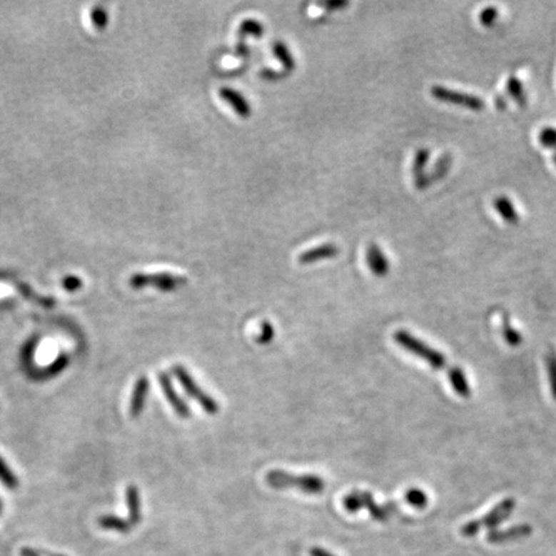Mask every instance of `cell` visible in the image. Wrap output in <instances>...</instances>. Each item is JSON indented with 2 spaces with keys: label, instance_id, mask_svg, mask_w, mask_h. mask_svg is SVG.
<instances>
[{
  "label": "cell",
  "instance_id": "obj_26",
  "mask_svg": "<svg viewBox=\"0 0 556 556\" xmlns=\"http://www.w3.org/2000/svg\"><path fill=\"white\" fill-rule=\"evenodd\" d=\"M405 498H406L408 505H411L413 507H416V509H420V510L425 509L426 506H428V502H429V498L426 496L425 492L420 490V488H410L406 492Z\"/></svg>",
  "mask_w": 556,
  "mask_h": 556
},
{
  "label": "cell",
  "instance_id": "obj_2",
  "mask_svg": "<svg viewBox=\"0 0 556 556\" xmlns=\"http://www.w3.org/2000/svg\"><path fill=\"white\" fill-rule=\"evenodd\" d=\"M394 341L400 348L406 349L408 353L419 357L420 360H425L429 366L435 370H442L447 366V358L443 353H440L437 349L428 345L426 343L420 340L415 335L407 333L405 330H400L394 334Z\"/></svg>",
  "mask_w": 556,
  "mask_h": 556
},
{
  "label": "cell",
  "instance_id": "obj_16",
  "mask_svg": "<svg viewBox=\"0 0 556 556\" xmlns=\"http://www.w3.org/2000/svg\"><path fill=\"white\" fill-rule=\"evenodd\" d=\"M69 365V357L66 354H61L57 357V360L53 362L52 365L39 370V371H34L33 379L35 380H46L51 379L57 376L59 373H62L65 370L66 367Z\"/></svg>",
  "mask_w": 556,
  "mask_h": 556
},
{
  "label": "cell",
  "instance_id": "obj_30",
  "mask_svg": "<svg viewBox=\"0 0 556 556\" xmlns=\"http://www.w3.org/2000/svg\"><path fill=\"white\" fill-rule=\"evenodd\" d=\"M36 345H38V340L34 338V339H30V340L27 341L26 344L22 348V350H21V360H22L24 366H31Z\"/></svg>",
  "mask_w": 556,
  "mask_h": 556
},
{
  "label": "cell",
  "instance_id": "obj_8",
  "mask_svg": "<svg viewBox=\"0 0 556 556\" xmlns=\"http://www.w3.org/2000/svg\"><path fill=\"white\" fill-rule=\"evenodd\" d=\"M533 528L530 524H517L506 530H492L487 535V541L491 543H506L519 541L530 537Z\"/></svg>",
  "mask_w": 556,
  "mask_h": 556
},
{
  "label": "cell",
  "instance_id": "obj_11",
  "mask_svg": "<svg viewBox=\"0 0 556 556\" xmlns=\"http://www.w3.org/2000/svg\"><path fill=\"white\" fill-rule=\"evenodd\" d=\"M219 96L237 112L238 116L243 118H250L251 106H250L249 101L245 98L238 91H235L228 86H223L219 91Z\"/></svg>",
  "mask_w": 556,
  "mask_h": 556
},
{
  "label": "cell",
  "instance_id": "obj_10",
  "mask_svg": "<svg viewBox=\"0 0 556 556\" xmlns=\"http://www.w3.org/2000/svg\"><path fill=\"white\" fill-rule=\"evenodd\" d=\"M366 261L368 268L373 275L384 277L389 273L390 264L386 258L385 253L381 250L378 243H370L366 251Z\"/></svg>",
  "mask_w": 556,
  "mask_h": 556
},
{
  "label": "cell",
  "instance_id": "obj_39",
  "mask_svg": "<svg viewBox=\"0 0 556 556\" xmlns=\"http://www.w3.org/2000/svg\"><path fill=\"white\" fill-rule=\"evenodd\" d=\"M21 556H39V554L35 550L24 547L21 550Z\"/></svg>",
  "mask_w": 556,
  "mask_h": 556
},
{
  "label": "cell",
  "instance_id": "obj_15",
  "mask_svg": "<svg viewBox=\"0 0 556 556\" xmlns=\"http://www.w3.org/2000/svg\"><path fill=\"white\" fill-rule=\"evenodd\" d=\"M448 380H450V383H451L453 390L458 393L460 397H463V398L470 397L471 388L470 385H469V381H467V378H466V375H465L463 368H460V367L458 366L450 368V371H448Z\"/></svg>",
  "mask_w": 556,
  "mask_h": 556
},
{
  "label": "cell",
  "instance_id": "obj_4",
  "mask_svg": "<svg viewBox=\"0 0 556 556\" xmlns=\"http://www.w3.org/2000/svg\"><path fill=\"white\" fill-rule=\"evenodd\" d=\"M173 373L177 378L181 386L183 388L184 393L190 397L191 400L198 403L205 413H209V415H216L219 413V410H221L219 403L197 384L196 380L192 378V375L188 373L187 368L177 365V366L173 367Z\"/></svg>",
  "mask_w": 556,
  "mask_h": 556
},
{
  "label": "cell",
  "instance_id": "obj_19",
  "mask_svg": "<svg viewBox=\"0 0 556 556\" xmlns=\"http://www.w3.org/2000/svg\"><path fill=\"white\" fill-rule=\"evenodd\" d=\"M452 164H453V157L451 153L445 152L443 155L437 158V161L433 165L432 171H429V176L432 177L433 182H438L450 173Z\"/></svg>",
  "mask_w": 556,
  "mask_h": 556
},
{
  "label": "cell",
  "instance_id": "obj_43",
  "mask_svg": "<svg viewBox=\"0 0 556 556\" xmlns=\"http://www.w3.org/2000/svg\"><path fill=\"white\" fill-rule=\"evenodd\" d=\"M49 556H65V555H49Z\"/></svg>",
  "mask_w": 556,
  "mask_h": 556
},
{
  "label": "cell",
  "instance_id": "obj_33",
  "mask_svg": "<svg viewBox=\"0 0 556 556\" xmlns=\"http://www.w3.org/2000/svg\"><path fill=\"white\" fill-rule=\"evenodd\" d=\"M62 285H64V288L67 291H76V290L81 288L83 281L76 276H67V277H65V280L62 281Z\"/></svg>",
  "mask_w": 556,
  "mask_h": 556
},
{
  "label": "cell",
  "instance_id": "obj_13",
  "mask_svg": "<svg viewBox=\"0 0 556 556\" xmlns=\"http://www.w3.org/2000/svg\"><path fill=\"white\" fill-rule=\"evenodd\" d=\"M358 493H360V509H367L370 511L371 517L375 520L385 522L386 519L390 517L392 511L395 509L394 504H386L385 506H380V505L376 504L370 492L358 491Z\"/></svg>",
  "mask_w": 556,
  "mask_h": 556
},
{
  "label": "cell",
  "instance_id": "obj_42",
  "mask_svg": "<svg viewBox=\"0 0 556 556\" xmlns=\"http://www.w3.org/2000/svg\"><path fill=\"white\" fill-rule=\"evenodd\" d=\"M1 509H3V502H1V500H0V512H1Z\"/></svg>",
  "mask_w": 556,
  "mask_h": 556
},
{
  "label": "cell",
  "instance_id": "obj_22",
  "mask_svg": "<svg viewBox=\"0 0 556 556\" xmlns=\"http://www.w3.org/2000/svg\"><path fill=\"white\" fill-rule=\"evenodd\" d=\"M273 53L276 57L281 61L282 65L286 69V72L293 71L295 69V59L293 54L290 52L288 46L281 41L277 40L273 44Z\"/></svg>",
  "mask_w": 556,
  "mask_h": 556
},
{
  "label": "cell",
  "instance_id": "obj_7",
  "mask_svg": "<svg viewBox=\"0 0 556 556\" xmlns=\"http://www.w3.org/2000/svg\"><path fill=\"white\" fill-rule=\"evenodd\" d=\"M158 383H160V386H161L163 393H164L166 400L169 402V405L173 407L174 413H177L181 419H190V406H188L187 402L178 394L176 388L173 385V381H171V376L166 373H158Z\"/></svg>",
  "mask_w": 556,
  "mask_h": 556
},
{
  "label": "cell",
  "instance_id": "obj_40",
  "mask_svg": "<svg viewBox=\"0 0 556 556\" xmlns=\"http://www.w3.org/2000/svg\"><path fill=\"white\" fill-rule=\"evenodd\" d=\"M495 103H496L498 108H505V107H506V98H505V96H497L496 99H495Z\"/></svg>",
  "mask_w": 556,
  "mask_h": 556
},
{
  "label": "cell",
  "instance_id": "obj_41",
  "mask_svg": "<svg viewBox=\"0 0 556 556\" xmlns=\"http://www.w3.org/2000/svg\"><path fill=\"white\" fill-rule=\"evenodd\" d=\"M552 161H554V164L556 166V150L554 151V155H552Z\"/></svg>",
  "mask_w": 556,
  "mask_h": 556
},
{
  "label": "cell",
  "instance_id": "obj_3",
  "mask_svg": "<svg viewBox=\"0 0 556 556\" xmlns=\"http://www.w3.org/2000/svg\"><path fill=\"white\" fill-rule=\"evenodd\" d=\"M517 501L514 498H505L500 504L496 505L490 512H487L485 517L480 519H474L463 525L461 535L465 537H474L478 535L483 528L496 530L500 524L504 523L506 519H509L511 512L515 510Z\"/></svg>",
  "mask_w": 556,
  "mask_h": 556
},
{
  "label": "cell",
  "instance_id": "obj_36",
  "mask_svg": "<svg viewBox=\"0 0 556 556\" xmlns=\"http://www.w3.org/2000/svg\"><path fill=\"white\" fill-rule=\"evenodd\" d=\"M286 74H280V72L273 71V70H267L264 69L261 72V76L264 79H268V80H277V79H281L285 76Z\"/></svg>",
  "mask_w": 556,
  "mask_h": 556
},
{
  "label": "cell",
  "instance_id": "obj_28",
  "mask_svg": "<svg viewBox=\"0 0 556 556\" xmlns=\"http://www.w3.org/2000/svg\"><path fill=\"white\" fill-rule=\"evenodd\" d=\"M538 141L545 148L556 150V128L555 126H545L538 134Z\"/></svg>",
  "mask_w": 556,
  "mask_h": 556
},
{
  "label": "cell",
  "instance_id": "obj_35",
  "mask_svg": "<svg viewBox=\"0 0 556 556\" xmlns=\"http://www.w3.org/2000/svg\"><path fill=\"white\" fill-rule=\"evenodd\" d=\"M348 4H349V3H348V1H344V0H328V1H323V3H322V6L328 8V9L347 7Z\"/></svg>",
  "mask_w": 556,
  "mask_h": 556
},
{
  "label": "cell",
  "instance_id": "obj_18",
  "mask_svg": "<svg viewBox=\"0 0 556 556\" xmlns=\"http://www.w3.org/2000/svg\"><path fill=\"white\" fill-rule=\"evenodd\" d=\"M126 504L129 510L131 524L139 523L141 520V497L136 485H129L126 490Z\"/></svg>",
  "mask_w": 556,
  "mask_h": 556
},
{
  "label": "cell",
  "instance_id": "obj_5",
  "mask_svg": "<svg viewBox=\"0 0 556 556\" xmlns=\"http://www.w3.org/2000/svg\"><path fill=\"white\" fill-rule=\"evenodd\" d=\"M430 94L440 102L458 106L463 108L482 111L485 107V102L479 96L470 93L461 92L443 86H434L430 88Z\"/></svg>",
  "mask_w": 556,
  "mask_h": 556
},
{
  "label": "cell",
  "instance_id": "obj_23",
  "mask_svg": "<svg viewBox=\"0 0 556 556\" xmlns=\"http://www.w3.org/2000/svg\"><path fill=\"white\" fill-rule=\"evenodd\" d=\"M263 34H264V26L261 21L256 20V19L243 20L238 27V35H240L241 40H243V38L248 35L256 36V38H262Z\"/></svg>",
  "mask_w": 556,
  "mask_h": 556
},
{
  "label": "cell",
  "instance_id": "obj_14",
  "mask_svg": "<svg viewBox=\"0 0 556 556\" xmlns=\"http://www.w3.org/2000/svg\"><path fill=\"white\" fill-rule=\"evenodd\" d=\"M493 208L497 211L498 216L502 218V221L509 223V224H515L520 219L515 205L507 196L501 195V196L496 197L493 200Z\"/></svg>",
  "mask_w": 556,
  "mask_h": 556
},
{
  "label": "cell",
  "instance_id": "obj_31",
  "mask_svg": "<svg viewBox=\"0 0 556 556\" xmlns=\"http://www.w3.org/2000/svg\"><path fill=\"white\" fill-rule=\"evenodd\" d=\"M273 338H275V328L272 326V323L267 321L263 322L261 334L256 336V343L261 345H266L273 340Z\"/></svg>",
  "mask_w": 556,
  "mask_h": 556
},
{
  "label": "cell",
  "instance_id": "obj_29",
  "mask_svg": "<svg viewBox=\"0 0 556 556\" xmlns=\"http://www.w3.org/2000/svg\"><path fill=\"white\" fill-rule=\"evenodd\" d=\"M500 12H498V8L495 6H487L483 8L479 14V22L485 27L492 26L495 25V22L497 21Z\"/></svg>",
  "mask_w": 556,
  "mask_h": 556
},
{
  "label": "cell",
  "instance_id": "obj_34",
  "mask_svg": "<svg viewBox=\"0 0 556 556\" xmlns=\"http://www.w3.org/2000/svg\"><path fill=\"white\" fill-rule=\"evenodd\" d=\"M92 20L94 21L96 26L103 27L107 22V14L103 8H94L92 12Z\"/></svg>",
  "mask_w": 556,
  "mask_h": 556
},
{
  "label": "cell",
  "instance_id": "obj_17",
  "mask_svg": "<svg viewBox=\"0 0 556 556\" xmlns=\"http://www.w3.org/2000/svg\"><path fill=\"white\" fill-rule=\"evenodd\" d=\"M506 89L511 98L517 102L520 107H524L528 102V96L525 92L522 80L517 78V75H510L507 81H506Z\"/></svg>",
  "mask_w": 556,
  "mask_h": 556
},
{
  "label": "cell",
  "instance_id": "obj_32",
  "mask_svg": "<svg viewBox=\"0 0 556 556\" xmlns=\"http://www.w3.org/2000/svg\"><path fill=\"white\" fill-rule=\"evenodd\" d=\"M413 181H415V186H416V188L419 191H425L432 186L434 182H433L432 177L429 176V173L426 171V173H424V174H420V176H416V177H413Z\"/></svg>",
  "mask_w": 556,
  "mask_h": 556
},
{
  "label": "cell",
  "instance_id": "obj_1",
  "mask_svg": "<svg viewBox=\"0 0 556 556\" xmlns=\"http://www.w3.org/2000/svg\"><path fill=\"white\" fill-rule=\"evenodd\" d=\"M266 482L273 490L293 488L307 495H317L325 490V480L313 474L293 475L288 471L272 470L267 474Z\"/></svg>",
  "mask_w": 556,
  "mask_h": 556
},
{
  "label": "cell",
  "instance_id": "obj_21",
  "mask_svg": "<svg viewBox=\"0 0 556 556\" xmlns=\"http://www.w3.org/2000/svg\"><path fill=\"white\" fill-rule=\"evenodd\" d=\"M98 524L103 530H115L120 533H128L131 528V522H126L124 519L115 515H103L99 517Z\"/></svg>",
  "mask_w": 556,
  "mask_h": 556
},
{
  "label": "cell",
  "instance_id": "obj_9",
  "mask_svg": "<svg viewBox=\"0 0 556 556\" xmlns=\"http://www.w3.org/2000/svg\"><path fill=\"white\" fill-rule=\"evenodd\" d=\"M148 392H150V381L147 379V376H141L137 380L136 385L133 388V393H131L129 413H131L133 419H137L141 416V413H143Z\"/></svg>",
  "mask_w": 556,
  "mask_h": 556
},
{
  "label": "cell",
  "instance_id": "obj_25",
  "mask_svg": "<svg viewBox=\"0 0 556 556\" xmlns=\"http://www.w3.org/2000/svg\"><path fill=\"white\" fill-rule=\"evenodd\" d=\"M429 160H430V150L429 148L423 147V148L416 151L413 163V177L426 173V165L429 163Z\"/></svg>",
  "mask_w": 556,
  "mask_h": 556
},
{
  "label": "cell",
  "instance_id": "obj_24",
  "mask_svg": "<svg viewBox=\"0 0 556 556\" xmlns=\"http://www.w3.org/2000/svg\"><path fill=\"white\" fill-rule=\"evenodd\" d=\"M545 363H546V370H547V376H549L551 395L556 400V349L554 348L550 349L545 357Z\"/></svg>",
  "mask_w": 556,
  "mask_h": 556
},
{
  "label": "cell",
  "instance_id": "obj_6",
  "mask_svg": "<svg viewBox=\"0 0 556 556\" xmlns=\"http://www.w3.org/2000/svg\"><path fill=\"white\" fill-rule=\"evenodd\" d=\"M131 288H143L147 286H153L165 293H171L177 290L178 288L183 286L187 283V278L182 276L171 275V273H153V275H147V273H137L131 277Z\"/></svg>",
  "mask_w": 556,
  "mask_h": 556
},
{
  "label": "cell",
  "instance_id": "obj_37",
  "mask_svg": "<svg viewBox=\"0 0 556 556\" xmlns=\"http://www.w3.org/2000/svg\"><path fill=\"white\" fill-rule=\"evenodd\" d=\"M248 53H249V48L243 43V40H240L238 46L236 48V54H237V56H241V57H245V56H248Z\"/></svg>",
  "mask_w": 556,
  "mask_h": 556
},
{
  "label": "cell",
  "instance_id": "obj_20",
  "mask_svg": "<svg viewBox=\"0 0 556 556\" xmlns=\"http://www.w3.org/2000/svg\"><path fill=\"white\" fill-rule=\"evenodd\" d=\"M501 331H502L505 341L510 347H519L523 343V336L517 331V328L511 326L510 317L506 312L501 314Z\"/></svg>",
  "mask_w": 556,
  "mask_h": 556
},
{
  "label": "cell",
  "instance_id": "obj_38",
  "mask_svg": "<svg viewBox=\"0 0 556 556\" xmlns=\"http://www.w3.org/2000/svg\"><path fill=\"white\" fill-rule=\"evenodd\" d=\"M310 556H334L331 552H328L326 550L320 549V547H314L310 550Z\"/></svg>",
  "mask_w": 556,
  "mask_h": 556
},
{
  "label": "cell",
  "instance_id": "obj_27",
  "mask_svg": "<svg viewBox=\"0 0 556 556\" xmlns=\"http://www.w3.org/2000/svg\"><path fill=\"white\" fill-rule=\"evenodd\" d=\"M0 482L6 485L8 490H16L19 487V479L1 458H0Z\"/></svg>",
  "mask_w": 556,
  "mask_h": 556
},
{
  "label": "cell",
  "instance_id": "obj_12",
  "mask_svg": "<svg viewBox=\"0 0 556 556\" xmlns=\"http://www.w3.org/2000/svg\"><path fill=\"white\" fill-rule=\"evenodd\" d=\"M339 254V248L335 243H323L320 246H315L313 249L307 250L301 253L298 261L300 264H313L326 259H331Z\"/></svg>",
  "mask_w": 556,
  "mask_h": 556
}]
</instances>
